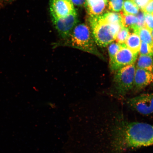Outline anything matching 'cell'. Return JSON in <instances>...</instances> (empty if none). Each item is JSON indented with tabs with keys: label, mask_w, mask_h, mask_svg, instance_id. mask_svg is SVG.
<instances>
[{
	"label": "cell",
	"mask_w": 153,
	"mask_h": 153,
	"mask_svg": "<svg viewBox=\"0 0 153 153\" xmlns=\"http://www.w3.org/2000/svg\"><path fill=\"white\" fill-rule=\"evenodd\" d=\"M112 153L153 145V125L123 120L116 122L112 130Z\"/></svg>",
	"instance_id": "obj_1"
},
{
	"label": "cell",
	"mask_w": 153,
	"mask_h": 153,
	"mask_svg": "<svg viewBox=\"0 0 153 153\" xmlns=\"http://www.w3.org/2000/svg\"><path fill=\"white\" fill-rule=\"evenodd\" d=\"M64 45L90 53L104 60L103 55L98 50L90 27L85 23L78 24L73 30Z\"/></svg>",
	"instance_id": "obj_2"
},
{
	"label": "cell",
	"mask_w": 153,
	"mask_h": 153,
	"mask_svg": "<svg viewBox=\"0 0 153 153\" xmlns=\"http://www.w3.org/2000/svg\"><path fill=\"white\" fill-rule=\"evenodd\" d=\"M90 27L96 44L100 47L108 46L115 40L111 31L110 24L101 16L89 18Z\"/></svg>",
	"instance_id": "obj_3"
},
{
	"label": "cell",
	"mask_w": 153,
	"mask_h": 153,
	"mask_svg": "<svg viewBox=\"0 0 153 153\" xmlns=\"http://www.w3.org/2000/svg\"><path fill=\"white\" fill-rule=\"evenodd\" d=\"M135 64L129 65L117 71L114 81L117 92L124 95L133 88L135 72Z\"/></svg>",
	"instance_id": "obj_4"
},
{
	"label": "cell",
	"mask_w": 153,
	"mask_h": 153,
	"mask_svg": "<svg viewBox=\"0 0 153 153\" xmlns=\"http://www.w3.org/2000/svg\"><path fill=\"white\" fill-rule=\"evenodd\" d=\"M55 27L61 37L66 39L77 25L78 19L76 11L63 17L51 16Z\"/></svg>",
	"instance_id": "obj_5"
},
{
	"label": "cell",
	"mask_w": 153,
	"mask_h": 153,
	"mask_svg": "<svg viewBox=\"0 0 153 153\" xmlns=\"http://www.w3.org/2000/svg\"><path fill=\"white\" fill-rule=\"evenodd\" d=\"M137 55L127 48L125 44H122L114 58L109 62L110 69L112 71H116L124 67L135 64Z\"/></svg>",
	"instance_id": "obj_6"
},
{
	"label": "cell",
	"mask_w": 153,
	"mask_h": 153,
	"mask_svg": "<svg viewBox=\"0 0 153 153\" xmlns=\"http://www.w3.org/2000/svg\"><path fill=\"white\" fill-rule=\"evenodd\" d=\"M130 108L143 115L153 113V93L146 94L129 99Z\"/></svg>",
	"instance_id": "obj_7"
},
{
	"label": "cell",
	"mask_w": 153,
	"mask_h": 153,
	"mask_svg": "<svg viewBox=\"0 0 153 153\" xmlns=\"http://www.w3.org/2000/svg\"><path fill=\"white\" fill-rule=\"evenodd\" d=\"M50 1L51 16H65L76 11L71 0H50Z\"/></svg>",
	"instance_id": "obj_8"
},
{
	"label": "cell",
	"mask_w": 153,
	"mask_h": 153,
	"mask_svg": "<svg viewBox=\"0 0 153 153\" xmlns=\"http://www.w3.org/2000/svg\"><path fill=\"white\" fill-rule=\"evenodd\" d=\"M108 1V0H85L84 5L89 16H100L107 12Z\"/></svg>",
	"instance_id": "obj_9"
},
{
	"label": "cell",
	"mask_w": 153,
	"mask_h": 153,
	"mask_svg": "<svg viewBox=\"0 0 153 153\" xmlns=\"http://www.w3.org/2000/svg\"><path fill=\"white\" fill-rule=\"evenodd\" d=\"M153 82V72L136 68L133 87L136 89L144 88Z\"/></svg>",
	"instance_id": "obj_10"
},
{
	"label": "cell",
	"mask_w": 153,
	"mask_h": 153,
	"mask_svg": "<svg viewBox=\"0 0 153 153\" xmlns=\"http://www.w3.org/2000/svg\"><path fill=\"white\" fill-rule=\"evenodd\" d=\"M141 42L138 34L133 33L130 34L125 44L126 46L133 53L138 55L140 49Z\"/></svg>",
	"instance_id": "obj_11"
},
{
	"label": "cell",
	"mask_w": 153,
	"mask_h": 153,
	"mask_svg": "<svg viewBox=\"0 0 153 153\" xmlns=\"http://www.w3.org/2000/svg\"><path fill=\"white\" fill-rule=\"evenodd\" d=\"M137 59L136 68L153 72V56L140 55Z\"/></svg>",
	"instance_id": "obj_12"
},
{
	"label": "cell",
	"mask_w": 153,
	"mask_h": 153,
	"mask_svg": "<svg viewBox=\"0 0 153 153\" xmlns=\"http://www.w3.org/2000/svg\"><path fill=\"white\" fill-rule=\"evenodd\" d=\"M121 16V24L122 26L134 31L137 22L138 18L134 15L126 14L123 12H120Z\"/></svg>",
	"instance_id": "obj_13"
},
{
	"label": "cell",
	"mask_w": 153,
	"mask_h": 153,
	"mask_svg": "<svg viewBox=\"0 0 153 153\" xmlns=\"http://www.w3.org/2000/svg\"><path fill=\"white\" fill-rule=\"evenodd\" d=\"M123 9V13L126 14L135 15L139 13V7L134 0H125Z\"/></svg>",
	"instance_id": "obj_14"
},
{
	"label": "cell",
	"mask_w": 153,
	"mask_h": 153,
	"mask_svg": "<svg viewBox=\"0 0 153 153\" xmlns=\"http://www.w3.org/2000/svg\"><path fill=\"white\" fill-rule=\"evenodd\" d=\"M104 20L109 24H121L120 13L107 12L101 15Z\"/></svg>",
	"instance_id": "obj_15"
},
{
	"label": "cell",
	"mask_w": 153,
	"mask_h": 153,
	"mask_svg": "<svg viewBox=\"0 0 153 153\" xmlns=\"http://www.w3.org/2000/svg\"><path fill=\"white\" fill-rule=\"evenodd\" d=\"M136 33L138 34L141 42L153 46V41L151 32L148 28L144 27L140 29Z\"/></svg>",
	"instance_id": "obj_16"
},
{
	"label": "cell",
	"mask_w": 153,
	"mask_h": 153,
	"mask_svg": "<svg viewBox=\"0 0 153 153\" xmlns=\"http://www.w3.org/2000/svg\"><path fill=\"white\" fill-rule=\"evenodd\" d=\"M130 34H131L129 29L122 26L119 32L117 34L115 40L117 43L120 44H125Z\"/></svg>",
	"instance_id": "obj_17"
},
{
	"label": "cell",
	"mask_w": 153,
	"mask_h": 153,
	"mask_svg": "<svg viewBox=\"0 0 153 153\" xmlns=\"http://www.w3.org/2000/svg\"><path fill=\"white\" fill-rule=\"evenodd\" d=\"M124 0H109L108 7L110 10L119 12L123 9Z\"/></svg>",
	"instance_id": "obj_18"
},
{
	"label": "cell",
	"mask_w": 153,
	"mask_h": 153,
	"mask_svg": "<svg viewBox=\"0 0 153 153\" xmlns=\"http://www.w3.org/2000/svg\"><path fill=\"white\" fill-rule=\"evenodd\" d=\"M122 45V44L113 42L108 45V51L109 56V62L113 59L117 53L121 48Z\"/></svg>",
	"instance_id": "obj_19"
},
{
	"label": "cell",
	"mask_w": 153,
	"mask_h": 153,
	"mask_svg": "<svg viewBox=\"0 0 153 153\" xmlns=\"http://www.w3.org/2000/svg\"><path fill=\"white\" fill-rule=\"evenodd\" d=\"M139 53L141 55L153 56V46L141 42Z\"/></svg>",
	"instance_id": "obj_20"
},
{
	"label": "cell",
	"mask_w": 153,
	"mask_h": 153,
	"mask_svg": "<svg viewBox=\"0 0 153 153\" xmlns=\"http://www.w3.org/2000/svg\"><path fill=\"white\" fill-rule=\"evenodd\" d=\"M137 17L138 18V22L134 31L135 33H137L140 29L145 27V13L141 11V12L137 14Z\"/></svg>",
	"instance_id": "obj_21"
},
{
	"label": "cell",
	"mask_w": 153,
	"mask_h": 153,
	"mask_svg": "<svg viewBox=\"0 0 153 153\" xmlns=\"http://www.w3.org/2000/svg\"><path fill=\"white\" fill-rule=\"evenodd\" d=\"M145 27L149 30H153V14L145 13Z\"/></svg>",
	"instance_id": "obj_22"
},
{
	"label": "cell",
	"mask_w": 153,
	"mask_h": 153,
	"mask_svg": "<svg viewBox=\"0 0 153 153\" xmlns=\"http://www.w3.org/2000/svg\"><path fill=\"white\" fill-rule=\"evenodd\" d=\"M142 11L147 14H153V0H151Z\"/></svg>",
	"instance_id": "obj_23"
},
{
	"label": "cell",
	"mask_w": 153,
	"mask_h": 153,
	"mask_svg": "<svg viewBox=\"0 0 153 153\" xmlns=\"http://www.w3.org/2000/svg\"><path fill=\"white\" fill-rule=\"evenodd\" d=\"M134 1L141 10L142 11L151 0H134Z\"/></svg>",
	"instance_id": "obj_24"
},
{
	"label": "cell",
	"mask_w": 153,
	"mask_h": 153,
	"mask_svg": "<svg viewBox=\"0 0 153 153\" xmlns=\"http://www.w3.org/2000/svg\"><path fill=\"white\" fill-rule=\"evenodd\" d=\"M74 5L82 7L85 5V0H71Z\"/></svg>",
	"instance_id": "obj_25"
},
{
	"label": "cell",
	"mask_w": 153,
	"mask_h": 153,
	"mask_svg": "<svg viewBox=\"0 0 153 153\" xmlns=\"http://www.w3.org/2000/svg\"><path fill=\"white\" fill-rule=\"evenodd\" d=\"M4 1L7 3H11L14 2L15 0H4Z\"/></svg>",
	"instance_id": "obj_26"
},
{
	"label": "cell",
	"mask_w": 153,
	"mask_h": 153,
	"mask_svg": "<svg viewBox=\"0 0 153 153\" xmlns=\"http://www.w3.org/2000/svg\"><path fill=\"white\" fill-rule=\"evenodd\" d=\"M151 34H152V37L153 41V30H151Z\"/></svg>",
	"instance_id": "obj_27"
},
{
	"label": "cell",
	"mask_w": 153,
	"mask_h": 153,
	"mask_svg": "<svg viewBox=\"0 0 153 153\" xmlns=\"http://www.w3.org/2000/svg\"><path fill=\"white\" fill-rule=\"evenodd\" d=\"M1 0H0V4H1Z\"/></svg>",
	"instance_id": "obj_28"
}]
</instances>
